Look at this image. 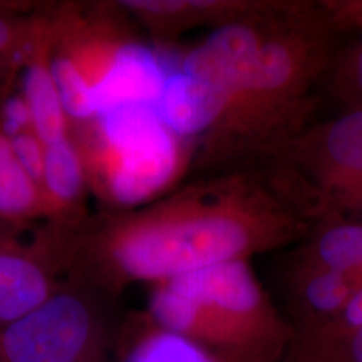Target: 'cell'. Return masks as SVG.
I'll return each instance as SVG.
<instances>
[{"label":"cell","instance_id":"6da1fadb","mask_svg":"<svg viewBox=\"0 0 362 362\" xmlns=\"http://www.w3.org/2000/svg\"><path fill=\"white\" fill-rule=\"evenodd\" d=\"M307 216L287 192L250 175L189 187L119 216L98 240V257L117 284H165L287 245Z\"/></svg>","mask_w":362,"mask_h":362},{"label":"cell","instance_id":"7a4b0ae2","mask_svg":"<svg viewBox=\"0 0 362 362\" xmlns=\"http://www.w3.org/2000/svg\"><path fill=\"white\" fill-rule=\"evenodd\" d=\"M330 27L319 8L284 4L267 21L250 74L203 141L208 161L277 153L297 136L329 59Z\"/></svg>","mask_w":362,"mask_h":362},{"label":"cell","instance_id":"3957f363","mask_svg":"<svg viewBox=\"0 0 362 362\" xmlns=\"http://www.w3.org/2000/svg\"><path fill=\"white\" fill-rule=\"evenodd\" d=\"M148 315L218 362H280L296 332L247 260L226 262L155 285Z\"/></svg>","mask_w":362,"mask_h":362},{"label":"cell","instance_id":"277c9868","mask_svg":"<svg viewBox=\"0 0 362 362\" xmlns=\"http://www.w3.org/2000/svg\"><path fill=\"white\" fill-rule=\"evenodd\" d=\"M88 185L116 206H138L165 192L187 166V141L155 106H129L76 124Z\"/></svg>","mask_w":362,"mask_h":362},{"label":"cell","instance_id":"5b68a950","mask_svg":"<svg viewBox=\"0 0 362 362\" xmlns=\"http://www.w3.org/2000/svg\"><path fill=\"white\" fill-rule=\"evenodd\" d=\"M0 362H110V337L98 305L59 288L37 309L0 327Z\"/></svg>","mask_w":362,"mask_h":362},{"label":"cell","instance_id":"8992f818","mask_svg":"<svg viewBox=\"0 0 362 362\" xmlns=\"http://www.w3.org/2000/svg\"><path fill=\"white\" fill-rule=\"evenodd\" d=\"M277 153L288 155L317 181V206L327 194L362 175V107L310 133L298 134ZM319 210V208H317Z\"/></svg>","mask_w":362,"mask_h":362},{"label":"cell","instance_id":"52a82bcc","mask_svg":"<svg viewBox=\"0 0 362 362\" xmlns=\"http://www.w3.org/2000/svg\"><path fill=\"white\" fill-rule=\"evenodd\" d=\"M226 104L228 93L220 83L180 67L166 72L155 107L166 128L188 141L205 138L218 123Z\"/></svg>","mask_w":362,"mask_h":362},{"label":"cell","instance_id":"ba28073f","mask_svg":"<svg viewBox=\"0 0 362 362\" xmlns=\"http://www.w3.org/2000/svg\"><path fill=\"white\" fill-rule=\"evenodd\" d=\"M52 21H35L27 47L24 74V106L34 133L44 144L71 134L69 116L62 106L52 72Z\"/></svg>","mask_w":362,"mask_h":362},{"label":"cell","instance_id":"9c48e42d","mask_svg":"<svg viewBox=\"0 0 362 362\" xmlns=\"http://www.w3.org/2000/svg\"><path fill=\"white\" fill-rule=\"evenodd\" d=\"M141 19L160 35H176L194 25L260 19L279 7V2H247V0H129L119 4Z\"/></svg>","mask_w":362,"mask_h":362},{"label":"cell","instance_id":"30bf717a","mask_svg":"<svg viewBox=\"0 0 362 362\" xmlns=\"http://www.w3.org/2000/svg\"><path fill=\"white\" fill-rule=\"evenodd\" d=\"M57 291L39 253L0 233V327L37 309Z\"/></svg>","mask_w":362,"mask_h":362},{"label":"cell","instance_id":"8fae6325","mask_svg":"<svg viewBox=\"0 0 362 362\" xmlns=\"http://www.w3.org/2000/svg\"><path fill=\"white\" fill-rule=\"evenodd\" d=\"M115 362H218L187 337L163 329L151 317H133L117 341Z\"/></svg>","mask_w":362,"mask_h":362},{"label":"cell","instance_id":"7c38bea8","mask_svg":"<svg viewBox=\"0 0 362 362\" xmlns=\"http://www.w3.org/2000/svg\"><path fill=\"white\" fill-rule=\"evenodd\" d=\"M88 176L83 156L72 133L66 138L45 144L44 170L40 178L42 215L64 216L83 197Z\"/></svg>","mask_w":362,"mask_h":362},{"label":"cell","instance_id":"4fadbf2b","mask_svg":"<svg viewBox=\"0 0 362 362\" xmlns=\"http://www.w3.org/2000/svg\"><path fill=\"white\" fill-rule=\"evenodd\" d=\"M39 215H42L40 189L17 161L0 117V218L22 220Z\"/></svg>","mask_w":362,"mask_h":362},{"label":"cell","instance_id":"5bb4252c","mask_svg":"<svg viewBox=\"0 0 362 362\" xmlns=\"http://www.w3.org/2000/svg\"><path fill=\"white\" fill-rule=\"evenodd\" d=\"M317 264L351 277L362 288V223H336L329 226L315 242Z\"/></svg>","mask_w":362,"mask_h":362},{"label":"cell","instance_id":"9a60e30c","mask_svg":"<svg viewBox=\"0 0 362 362\" xmlns=\"http://www.w3.org/2000/svg\"><path fill=\"white\" fill-rule=\"evenodd\" d=\"M11 138V146L17 161L22 166L34 183L40 185L44 170V155H45V144L37 134L34 133L33 128H21L16 129L13 133L8 134Z\"/></svg>","mask_w":362,"mask_h":362},{"label":"cell","instance_id":"2e32d148","mask_svg":"<svg viewBox=\"0 0 362 362\" xmlns=\"http://www.w3.org/2000/svg\"><path fill=\"white\" fill-rule=\"evenodd\" d=\"M317 8L334 30L362 33V0H324Z\"/></svg>","mask_w":362,"mask_h":362},{"label":"cell","instance_id":"e0dca14e","mask_svg":"<svg viewBox=\"0 0 362 362\" xmlns=\"http://www.w3.org/2000/svg\"><path fill=\"white\" fill-rule=\"evenodd\" d=\"M6 8H0V56L16 52L17 49H27L30 39L34 35V22H21L16 19H8L4 16Z\"/></svg>","mask_w":362,"mask_h":362},{"label":"cell","instance_id":"ac0fdd59","mask_svg":"<svg viewBox=\"0 0 362 362\" xmlns=\"http://www.w3.org/2000/svg\"><path fill=\"white\" fill-rule=\"evenodd\" d=\"M296 346V344H293ZM298 347V346H296ZM302 349V347H298ZM309 354H314L317 357H322L325 361L330 362H362V329L352 334L346 339V341L339 344V346L332 347L327 351H307L302 349Z\"/></svg>","mask_w":362,"mask_h":362},{"label":"cell","instance_id":"d6986e66","mask_svg":"<svg viewBox=\"0 0 362 362\" xmlns=\"http://www.w3.org/2000/svg\"><path fill=\"white\" fill-rule=\"evenodd\" d=\"M352 84H354L356 93L362 99V42L357 47L354 57H352Z\"/></svg>","mask_w":362,"mask_h":362},{"label":"cell","instance_id":"ffe728a7","mask_svg":"<svg viewBox=\"0 0 362 362\" xmlns=\"http://www.w3.org/2000/svg\"><path fill=\"white\" fill-rule=\"evenodd\" d=\"M280 362H330V361H325V359H322V357L309 354V352L300 351V349H297L296 346H292L291 349H288L287 356H285Z\"/></svg>","mask_w":362,"mask_h":362},{"label":"cell","instance_id":"44dd1931","mask_svg":"<svg viewBox=\"0 0 362 362\" xmlns=\"http://www.w3.org/2000/svg\"><path fill=\"white\" fill-rule=\"evenodd\" d=\"M0 8H6V7H0Z\"/></svg>","mask_w":362,"mask_h":362}]
</instances>
